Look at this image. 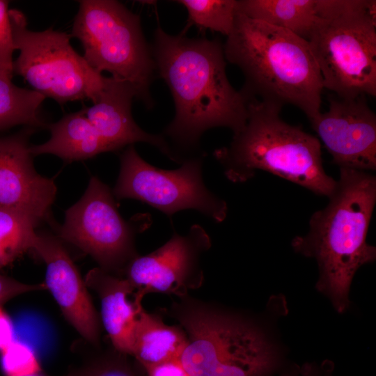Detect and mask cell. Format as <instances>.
Listing matches in <instances>:
<instances>
[{
    "instance_id": "obj_24",
    "label": "cell",
    "mask_w": 376,
    "mask_h": 376,
    "mask_svg": "<svg viewBox=\"0 0 376 376\" xmlns=\"http://www.w3.org/2000/svg\"><path fill=\"white\" fill-rule=\"evenodd\" d=\"M1 368L5 376H31L42 370L33 348L15 339L0 352Z\"/></svg>"
},
{
    "instance_id": "obj_13",
    "label": "cell",
    "mask_w": 376,
    "mask_h": 376,
    "mask_svg": "<svg viewBox=\"0 0 376 376\" xmlns=\"http://www.w3.org/2000/svg\"><path fill=\"white\" fill-rule=\"evenodd\" d=\"M45 265V284L65 319L88 343L101 345L102 324L88 288L61 240L36 233L32 249Z\"/></svg>"
},
{
    "instance_id": "obj_4",
    "label": "cell",
    "mask_w": 376,
    "mask_h": 376,
    "mask_svg": "<svg viewBox=\"0 0 376 376\" xmlns=\"http://www.w3.org/2000/svg\"><path fill=\"white\" fill-rule=\"evenodd\" d=\"M282 108L248 98L244 127L228 146L214 151V158L234 183L245 182L264 171L329 197L336 180L325 172L320 139L284 121Z\"/></svg>"
},
{
    "instance_id": "obj_8",
    "label": "cell",
    "mask_w": 376,
    "mask_h": 376,
    "mask_svg": "<svg viewBox=\"0 0 376 376\" xmlns=\"http://www.w3.org/2000/svg\"><path fill=\"white\" fill-rule=\"evenodd\" d=\"M15 50L13 73L22 76L34 91L60 104L89 100L95 103L107 77L94 70L70 44L71 35L52 28L33 31L25 15L9 10Z\"/></svg>"
},
{
    "instance_id": "obj_7",
    "label": "cell",
    "mask_w": 376,
    "mask_h": 376,
    "mask_svg": "<svg viewBox=\"0 0 376 376\" xmlns=\"http://www.w3.org/2000/svg\"><path fill=\"white\" fill-rule=\"evenodd\" d=\"M79 3L71 36L81 42L83 57L98 72L131 84L136 98L152 108L150 86L156 67L139 16L117 1Z\"/></svg>"
},
{
    "instance_id": "obj_23",
    "label": "cell",
    "mask_w": 376,
    "mask_h": 376,
    "mask_svg": "<svg viewBox=\"0 0 376 376\" xmlns=\"http://www.w3.org/2000/svg\"><path fill=\"white\" fill-rule=\"evenodd\" d=\"M187 10V26L195 25L228 36L237 13V0H179Z\"/></svg>"
},
{
    "instance_id": "obj_15",
    "label": "cell",
    "mask_w": 376,
    "mask_h": 376,
    "mask_svg": "<svg viewBox=\"0 0 376 376\" xmlns=\"http://www.w3.org/2000/svg\"><path fill=\"white\" fill-rule=\"evenodd\" d=\"M134 97H136V93L131 84L109 77L97 101L83 111L109 151L138 142L147 143L171 160L180 163L162 134L148 133L135 123L131 112Z\"/></svg>"
},
{
    "instance_id": "obj_2",
    "label": "cell",
    "mask_w": 376,
    "mask_h": 376,
    "mask_svg": "<svg viewBox=\"0 0 376 376\" xmlns=\"http://www.w3.org/2000/svg\"><path fill=\"white\" fill-rule=\"evenodd\" d=\"M329 202L315 211L305 235L292 241L293 249L314 258L319 269L317 289L328 296L339 313L350 305V288L357 270L376 258L367 235L376 203V177L340 169Z\"/></svg>"
},
{
    "instance_id": "obj_5",
    "label": "cell",
    "mask_w": 376,
    "mask_h": 376,
    "mask_svg": "<svg viewBox=\"0 0 376 376\" xmlns=\"http://www.w3.org/2000/svg\"><path fill=\"white\" fill-rule=\"evenodd\" d=\"M164 312L187 334L180 360L190 376H272L280 367L273 344L242 315L189 295Z\"/></svg>"
},
{
    "instance_id": "obj_19",
    "label": "cell",
    "mask_w": 376,
    "mask_h": 376,
    "mask_svg": "<svg viewBox=\"0 0 376 376\" xmlns=\"http://www.w3.org/2000/svg\"><path fill=\"white\" fill-rule=\"evenodd\" d=\"M187 336L179 324H166L159 315L139 312L133 333L131 357L144 370L156 364L180 358Z\"/></svg>"
},
{
    "instance_id": "obj_27",
    "label": "cell",
    "mask_w": 376,
    "mask_h": 376,
    "mask_svg": "<svg viewBox=\"0 0 376 376\" xmlns=\"http://www.w3.org/2000/svg\"><path fill=\"white\" fill-rule=\"evenodd\" d=\"M143 371L146 376H190L180 358L156 364Z\"/></svg>"
},
{
    "instance_id": "obj_6",
    "label": "cell",
    "mask_w": 376,
    "mask_h": 376,
    "mask_svg": "<svg viewBox=\"0 0 376 376\" xmlns=\"http://www.w3.org/2000/svg\"><path fill=\"white\" fill-rule=\"evenodd\" d=\"M308 42L324 88L340 98L376 96V1L336 0Z\"/></svg>"
},
{
    "instance_id": "obj_1",
    "label": "cell",
    "mask_w": 376,
    "mask_h": 376,
    "mask_svg": "<svg viewBox=\"0 0 376 376\" xmlns=\"http://www.w3.org/2000/svg\"><path fill=\"white\" fill-rule=\"evenodd\" d=\"M161 77L172 94L175 113L162 136L180 164L203 154L199 140L209 129L225 127L233 134L244 127L248 100L230 84L224 44L219 39L169 35L158 26L150 47Z\"/></svg>"
},
{
    "instance_id": "obj_26",
    "label": "cell",
    "mask_w": 376,
    "mask_h": 376,
    "mask_svg": "<svg viewBox=\"0 0 376 376\" xmlns=\"http://www.w3.org/2000/svg\"><path fill=\"white\" fill-rule=\"evenodd\" d=\"M47 290L44 283L29 284L0 274V304L19 295Z\"/></svg>"
},
{
    "instance_id": "obj_21",
    "label": "cell",
    "mask_w": 376,
    "mask_h": 376,
    "mask_svg": "<svg viewBox=\"0 0 376 376\" xmlns=\"http://www.w3.org/2000/svg\"><path fill=\"white\" fill-rule=\"evenodd\" d=\"M38 224L22 210L0 206V269L31 250Z\"/></svg>"
},
{
    "instance_id": "obj_29",
    "label": "cell",
    "mask_w": 376,
    "mask_h": 376,
    "mask_svg": "<svg viewBox=\"0 0 376 376\" xmlns=\"http://www.w3.org/2000/svg\"><path fill=\"white\" fill-rule=\"evenodd\" d=\"M281 376H330L329 373L321 374L313 367L305 366L297 373H287Z\"/></svg>"
},
{
    "instance_id": "obj_20",
    "label": "cell",
    "mask_w": 376,
    "mask_h": 376,
    "mask_svg": "<svg viewBox=\"0 0 376 376\" xmlns=\"http://www.w3.org/2000/svg\"><path fill=\"white\" fill-rule=\"evenodd\" d=\"M45 97L18 87L0 72V131L16 125L42 127L39 111Z\"/></svg>"
},
{
    "instance_id": "obj_14",
    "label": "cell",
    "mask_w": 376,
    "mask_h": 376,
    "mask_svg": "<svg viewBox=\"0 0 376 376\" xmlns=\"http://www.w3.org/2000/svg\"><path fill=\"white\" fill-rule=\"evenodd\" d=\"M32 131L0 137V206L22 210L39 223L49 215L56 187L34 168L29 145Z\"/></svg>"
},
{
    "instance_id": "obj_25",
    "label": "cell",
    "mask_w": 376,
    "mask_h": 376,
    "mask_svg": "<svg viewBox=\"0 0 376 376\" xmlns=\"http://www.w3.org/2000/svg\"><path fill=\"white\" fill-rule=\"evenodd\" d=\"M15 50L10 21L8 1L0 0V72L12 79Z\"/></svg>"
},
{
    "instance_id": "obj_11",
    "label": "cell",
    "mask_w": 376,
    "mask_h": 376,
    "mask_svg": "<svg viewBox=\"0 0 376 376\" xmlns=\"http://www.w3.org/2000/svg\"><path fill=\"white\" fill-rule=\"evenodd\" d=\"M211 246L205 229L194 224L186 235L174 232L157 249L136 257L126 267L123 277L143 298L152 292L176 298L185 296L202 285L204 274L201 258Z\"/></svg>"
},
{
    "instance_id": "obj_17",
    "label": "cell",
    "mask_w": 376,
    "mask_h": 376,
    "mask_svg": "<svg viewBox=\"0 0 376 376\" xmlns=\"http://www.w3.org/2000/svg\"><path fill=\"white\" fill-rule=\"evenodd\" d=\"M336 0H238V13L285 29L308 41Z\"/></svg>"
},
{
    "instance_id": "obj_3",
    "label": "cell",
    "mask_w": 376,
    "mask_h": 376,
    "mask_svg": "<svg viewBox=\"0 0 376 376\" xmlns=\"http://www.w3.org/2000/svg\"><path fill=\"white\" fill-rule=\"evenodd\" d=\"M224 51L244 75L247 99L293 105L309 120L321 112L322 79L306 40L237 13Z\"/></svg>"
},
{
    "instance_id": "obj_9",
    "label": "cell",
    "mask_w": 376,
    "mask_h": 376,
    "mask_svg": "<svg viewBox=\"0 0 376 376\" xmlns=\"http://www.w3.org/2000/svg\"><path fill=\"white\" fill-rule=\"evenodd\" d=\"M152 224L149 213L125 221L110 188L92 176L83 196L65 212L58 235L89 255L102 270L123 277L127 265L139 255L136 234Z\"/></svg>"
},
{
    "instance_id": "obj_30",
    "label": "cell",
    "mask_w": 376,
    "mask_h": 376,
    "mask_svg": "<svg viewBox=\"0 0 376 376\" xmlns=\"http://www.w3.org/2000/svg\"><path fill=\"white\" fill-rule=\"evenodd\" d=\"M31 376H51L45 373H44L43 371L38 373V374H36V375H31Z\"/></svg>"
},
{
    "instance_id": "obj_12",
    "label": "cell",
    "mask_w": 376,
    "mask_h": 376,
    "mask_svg": "<svg viewBox=\"0 0 376 376\" xmlns=\"http://www.w3.org/2000/svg\"><path fill=\"white\" fill-rule=\"evenodd\" d=\"M310 122L340 169L376 170V115L366 95L331 97L328 111Z\"/></svg>"
},
{
    "instance_id": "obj_22",
    "label": "cell",
    "mask_w": 376,
    "mask_h": 376,
    "mask_svg": "<svg viewBox=\"0 0 376 376\" xmlns=\"http://www.w3.org/2000/svg\"><path fill=\"white\" fill-rule=\"evenodd\" d=\"M84 357L81 362L71 368L63 376H146L133 363L127 354L114 349L95 347L84 340H81Z\"/></svg>"
},
{
    "instance_id": "obj_18",
    "label": "cell",
    "mask_w": 376,
    "mask_h": 376,
    "mask_svg": "<svg viewBox=\"0 0 376 376\" xmlns=\"http://www.w3.org/2000/svg\"><path fill=\"white\" fill-rule=\"evenodd\" d=\"M50 138L46 142L30 146L31 155L51 154L71 162L84 160L109 148L95 127L86 117L83 109L65 115L47 126Z\"/></svg>"
},
{
    "instance_id": "obj_10",
    "label": "cell",
    "mask_w": 376,
    "mask_h": 376,
    "mask_svg": "<svg viewBox=\"0 0 376 376\" xmlns=\"http://www.w3.org/2000/svg\"><path fill=\"white\" fill-rule=\"evenodd\" d=\"M205 154L185 159L166 170L146 162L129 146L120 156V172L112 191L118 200L142 201L171 217L184 210H197L216 222L227 217L228 205L205 186L202 176Z\"/></svg>"
},
{
    "instance_id": "obj_28",
    "label": "cell",
    "mask_w": 376,
    "mask_h": 376,
    "mask_svg": "<svg viewBox=\"0 0 376 376\" xmlns=\"http://www.w3.org/2000/svg\"><path fill=\"white\" fill-rule=\"evenodd\" d=\"M15 339L13 322L0 304V352Z\"/></svg>"
},
{
    "instance_id": "obj_16",
    "label": "cell",
    "mask_w": 376,
    "mask_h": 376,
    "mask_svg": "<svg viewBox=\"0 0 376 376\" xmlns=\"http://www.w3.org/2000/svg\"><path fill=\"white\" fill-rule=\"evenodd\" d=\"M100 301V321L111 346L131 357L133 333L143 297L125 277L109 274L100 267L91 269L84 279Z\"/></svg>"
}]
</instances>
